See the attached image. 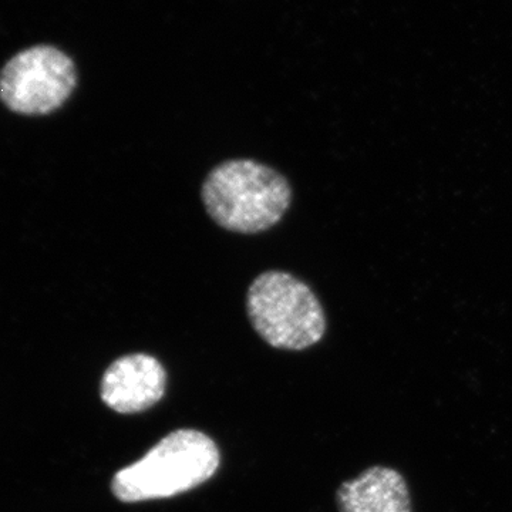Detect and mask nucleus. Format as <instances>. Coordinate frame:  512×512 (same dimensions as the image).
I'll use <instances>...</instances> for the list:
<instances>
[{
    "label": "nucleus",
    "instance_id": "nucleus-1",
    "mask_svg": "<svg viewBox=\"0 0 512 512\" xmlns=\"http://www.w3.org/2000/svg\"><path fill=\"white\" fill-rule=\"evenodd\" d=\"M208 215L227 231L258 234L275 227L291 207L284 175L258 161H225L205 178L201 190Z\"/></svg>",
    "mask_w": 512,
    "mask_h": 512
},
{
    "label": "nucleus",
    "instance_id": "nucleus-2",
    "mask_svg": "<svg viewBox=\"0 0 512 512\" xmlns=\"http://www.w3.org/2000/svg\"><path fill=\"white\" fill-rule=\"evenodd\" d=\"M220 466L217 444L201 431L177 430L137 463L120 470L111 490L123 503L187 493L214 476Z\"/></svg>",
    "mask_w": 512,
    "mask_h": 512
},
{
    "label": "nucleus",
    "instance_id": "nucleus-3",
    "mask_svg": "<svg viewBox=\"0 0 512 512\" xmlns=\"http://www.w3.org/2000/svg\"><path fill=\"white\" fill-rule=\"evenodd\" d=\"M247 311L256 333L272 348L308 349L325 336L326 315L318 296L288 272L256 276L248 289Z\"/></svg>",
    "mask_w": 512,
    "mask_h": 512
},
{
    "label": "nucleus",
    "instance_id": "nucleus-4",
    "mask_svg": "<svg viewBox=\"0 0 512 512\" xmlns=\"http://www.w3.org/2000/svg\"><path fill=\"white\" fill-rule=\"evenodd\" d=\"M76 84V66L66 53L53 46H35L3 67L0 99L16 113L43 116L60 109Z\"/></svg>",
    "mask_w": 512,
    "mask_h": 512
},
{
    "label": "nucleus",
    "instance_id": "nucleus-5",
    "mask_svg": "<svg viewBox=\"0 0 512 512\" xmlns=\"http://www.w3.org/2000/svg\"><path fill=\"white\" fill-rule=\"evenodd\" d=\"M165 383L167 375L156 357L134 353L111 363L101 380V399L114 412L140 413L163 399Z\"/></svg>",
    "mask_w": 512,
    "mask_h": 512
},
{
    "label": "nucleus",
    "instance_id": "nucleus-6",
    "mask_svg": "<svg viewBox=\"0 0 512 512\" xmlns=\"http://www.w3.org/2000/svg\"><path fill=\"white\" fill-rule=\"evenodd\" d=\"M339 512H413L406 478L396 468L372 466L340 485Z\"/></svg>",
    "mask_w": 512,
    "mask_h": 512
}]
</instances>
